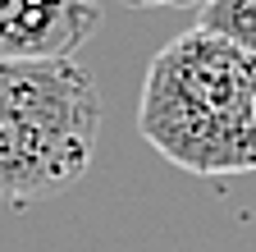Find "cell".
<instances>
[{"mask_svg": "<svg viewBox=\"0 0 256 252\" xmlns=\"http://www.w3.org/2000/svg\"><path fill=\"white\" fill-rule=\"evenodd\" d=\"M96 23V0H0V60H74Z\"/></svg>", "mask_w": 256, "mask_h": 252, "instance_id": "cell-3", "label": "cell"}, {"mask_svg": "<svg viewBox=\"0 0 256 252\" xmlns=\"http://www.w3.org/2000/svg\"><path fill=\"white\" fill-rule=\"evenodd\" d=\"M197 28H206V33L234 42L238 51L256 55V0H206Z\"/></svg>", "mask_w": 256, "mask_h": 252, "instance_id": "cell-4", "label": "cell"}, {"mask_svg": "<svg viewBox=\"0 0 256 252\" xmlns=\"http://www.w3.org/2000/svg\"><path fill=\"white\" fill-rule=\"evenodd\" d=\"M128 5H206V0H128Z\"/></svg>", "mask_w": 256, "mask_h": 252, "instance_id": "cell-5", "label": "cell"}, {"mask_svg": "<svg viewBox=\"0 0 256 252\" xmlns=\"http://www.w3.org/2000/svg\"><path fill=\"white\" fill-rule=\"evenodd\" d=\"M138 133L188 174L256 170V55L206 28L178 33L146 65Z\"/></svg>", "mask_w": 256, "mask_h": 252, "instance_id": "cell-1", "label": "cell"}, {"mask_svg": "<svg viewBox=\"0 0 256 252\" xmlns=\"http://www.w3.org/2000/svg\"><path fill=\"white\" fill-rule=\"evenodd\" d=\"M101 92L78 60H0V202H42L87 174Z\"/></svg>", "mask_w": 256, "mask_h": 252, "instance_id": "cell-2", "label": "cell"}]
</instances>
